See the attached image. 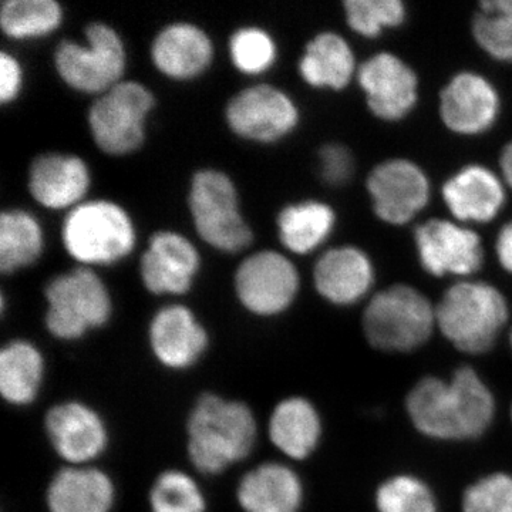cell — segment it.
Here are the masks:
<instances>
[{
    "instance_id": "obj_41",
    "label": "cell",
    "mask_w": 512,
    "mask_h": 512,
    "mask_svg": "<svg viewBox=\"0 0 512 512\" xmlns=\"http://www.w3.org/2000/svg\"><path fill=\"white\" fill-rule=\"evenodd\" d=\"M501 170H503L504 180L512 188V141L505 146L503 154H501Z\"/></svg>"
},
{
    "instance_id": "obj_27",
    "label": "cell",
    "mask_w": 512,
    "mask_h": 512,
    "mask_svg": "<svg viewBox=\"0 0 512 512\" xmlns=\"http://www.w3.org/2000/svg\"><path fill=\"white\" fill-rule=\"evenodd\" d=\"M45 362L32 343L16 340L0 352V393L15 406H26L36 399L42 384Z\"/></svg>"
},
{
    "instance_id": "obj_4",
    "label": "cell",
    "mask_w": 512,
    "mask_h": 512,
    "mask_svg": "<svg viewBox=\"0 0 512 512\" xmlns=\"http://www.w3.org/2000/svg\"><path fill=\"white\" fill-rule=\"evenodd\" d=\"M62 237L69 255L86 265L114 264L126 258L136 242L127 212L103 200L74 207L64 220Z\"/></svg>"
},
{
    "instance_id": "obj_25",
    "label": "cell",
    "mask_w": 512,
    "mask_h": 512,
    "mask_svg": "<svg viewBox=\"0 0 512 512\" xmlns=\"http://www.w3.org/2000/svg\"><path fill=\"white\" fill-rule=\"evenodd\" d=\"M299 72L312 87L342 90L355 76V55L342 36L332 32L320 33L306 45L299 62Z\"/></svg>"
},
{
    "instance_id": "obj_38",
    "label": "cell",
    "mask_w": 512,
    "mask_h": 512,
    "mask_svg": "<svg viewBox=\"0 0 512 512\" xmlns=\"http://www.w3.org/2000/svg\"><path fill=\"white\" fill-rule=\"evenodd\" d=\"M320 174L330 185L348 183L355 171V160L348 148L329 144L320 150Z\"/></svg>"
},
{
    "instance_id": "obj_23",
    "label": "cell",
    "mask_w": 512,
    "mask_h": 512,
    "mask_svg": "<svg viewBox=\"0 0 512 512\" xmlns=\"http://www.w3.org/2000/svg\"><path fill=\"white\" fill-rule=\"evenodd\" d=\"M113 503V483L94 468H64L47 490L50 512H110Z\"/></svg>"
},
{
    "instance_id": "obj_9",
    "label": "cell",
    "mask_w": 512,
    "mask_h": 512,
    "mask_svg": "<svg viewBox=\"0 0 512 512\" xmlns=\"http://www.w3.org/2000/svg\"><path fill=\"white\" fill-rule=\"evenodd\" d=\"M299 274L286 256L262 251L248 256L235 274V291L249 312L274 316L292 305Z\"/></svg>"
},
{
    "instance_id": "obj_32",
    "label": "cell",
    "mask_w": 512,
    "mask_h": 512,
    "mask_svg": "<svg viewBox=\"0 0 512 512\" xmlns=\"http://www.w3.org/2000/svg\"><path fill=\"white\" fill-rule=\"evenodd\" d=\"M473 35L487 55L512 63V0H485L473 22Z\"/></svg>"
},
{
    "instance_id": "obj_30",
    "label": "cell",
    "mask_w": 512,
    "mask_h": 512,
    "mask_svg": "<svg viewBox=\"0 0 512 512\" xmlns=\"http://www.w3.org/2000/svg\"><path fill=\"white\" fill-rule=\"evenodd\" d=\"M450 384L457 400L460 440L477 439L493 421V394L470 367L458 369Z\"/></svg>"
},
{
    "instance_id": "obj_16",
    "label": "cell",
    "mask_w": 512,
    "mask_h": 512,
    "mask_svg": "<svg viewBox=\"0 0 512 512\" xmlns=\"http://www.w3.org/2000/svg\"><path fill=\"white\" fill-rule=\"evenodd\" d=\"M46 431L57 454L72 464L89 463L107 446L103 420L82 403H63L50 409Z\"/></svg>"
},
{
    "instance_id": "obj_18",
    "label": "cell",
    "mask_w": 512,
    "mask_h": 512,
    "mask_svg": "<svg viewBox=\"0 0 512 512\" xmlns=\"http://www.w3.org/2000/svg\"><path fill=\"white\" fill-rule=\"evenodd\" d=\"M150 345L158 362L181 370L200 359L207 349L208 336L190 309L167 306L151 320Z\"/></svg>"
},
{
    "instance_id": "obj_34",
    "label": "cell",
    "mask_w": 512,
    "mask_h": 512,
    "mask_svg": "<svg viewBox=\"0 0 512 512\" xmlns=\"http://www.w3.org/2000/svg\"><path fill=\"white\" fill-rule=\"evenodd\" d=\"M343 6L349 28L360 36L377 37L406 19V8L400 0H348Z\"/></svg>"
},
{
    "instance_id": "obj_15",
    "label": "cell",
    "mask_w": 512,
    "mask_h": 512,
    "mask_svg": "<svg viewBox=\"0 0 512 512\" xmlns=\"http://www.w3.org/2000/svg\"><path fill=\"white\" fill-rule=\"evenodd\" d=\"M200 268V255L194 245L177 232H157L141 256V279L148 291L163 295H183L190 291Z\"/></svg>"
},
{
    "instance_id": "obj_19",
    "label": "cell",
    "mask_w": 512,
    "mask_h": 512,
    "mask_svg": "<svg viewBox=\"0 0 512 512\" xmlns=\"http://www.w3.org/2000/svg\"><path fill=\"white\" fill-rule=\"evenodd\" d=\"M90 187L89 168L72 154H43L29 168V191L43 207L52 210L73 207Z\"/></svg>"
},
{
    "instance_id": "obj_13",
    "label": "cell",
    "mask_w": 512,
    "mask_h": 512,
    "mask_svg": "<svg viewBox=\"0 0 512 512\" xmlns=\"http://www.w3.org/2000/svg\"><path fill=\"white\" fill-rule=\"evenodd\" d=\"M367 106L384 121L406 117L416 106L419 80L409 64L392 53H377L357 70Z\"/></svg>"
},
{
    "instance_id": "obj_29",
    "label": "cell",
    "mask_w": 512,
    "mask_h": 512,
    "mask_svg": "<svg viewBox=\"0 0 512 512\" xmlns=\"http://www.w3.org/2000/svg\"><path fill=\"white\" fill-rule=\"evenodd\" d=\"M43 251V234L35 218L22 210L0 215V271L13 274L32 265Z\"/></svg>"
},
{
    "instance_id": "obj_24",
    "label": "cell",
    "mask_w": 512,
    "mask_h": 512,
    "mask_svg": "<svg viewBox=\"0 0 512 512\" xmlns=\"http://www.w3.org/2000/svg\"><path fill=\"white\" fill-rule=\"evenodd\" d=\"M407 412L416 429L430 439L460 440L457 400L450 382L426 377L407 397Z\"/></svg>"
},
{
    "instance_id": "obj_37",
    "label": "cell",
    "mask_w": 512,
    "mask_h": 512,
    "mask_svg": "<svg viewBox=\"0 0 512 512\" xmlns=\"http://www.w3.org/2000/svg\"><path fill=\"white\" fill-rule=\"evenodd\" d=\"M464 512H512V477L498 473L471 485L463 498Z\"/></svg>"
},
{
    "instance_id": "obj_6",
    "label": "cell",
    "mask_w": 512,
    "mask_h": 512,
    "mask_svg": "<svg viewBox=\"0 0 512 512\" xmlns=\"http://www.w3.org/2000/svg\"><path fill=\"white\" fill-rule=\"evenodd\" d=\"M188 205L198 235L212 248L238 252L251 244V228L239 212L237 190L227 174L198 171L192 178Z\"/></svg>"
},
{
    "instance_id": "obj_12",
    "label": "cell",
    "mask_w": 512,
    "mask_h": 512,
    "mask_svg": "<svg viewBox=\"0 0 512 512\" xmlns=\"http://www.w3.org/2000/svg\"><path fill=\"white\" fill-rule=\"evenodd\" d=\"M414 242L420 264L430 275H471L483 265L480 235L454 222H424L416 229Z\"/></svg>"
},
{
    "instance_id": "obj_7",
    "label": "cell",
    "mask_w": 512,
    "mask_h": 512,
    "mask_svg": "<svg viewBox=\"0 0 512 512\" xmlns=\"http://www.w3.org/2000/svg\"><path fill=\"white\" fill-rule=\"evenodd\" d=\"M87 45L64 40L57 46L55 64L64 83L77 92L106 93L121 82L126 50L116 30L93 23L86 30Z\"/></svg>"
},
{
    "instance_id": "obj_1",
    "label": "cell",
    "mask_w": 512,
    "mask_h": 512,
    "mask_svg": "<svg viewBox=\"0 0 512 512\" xmlns=\"http://www.w3.org/2000/svg\"><path fill=\"white\" fill-rule=\"evenodd\" d=\"M256 423L244 403L205 394L188 419V454L204 474H218L248 456L255 444Z\"/></svg>"
},
{
    "instance_id": "obj_39",
    "label": "cell",
    "mask_w": 512,
    "mask_h": 512,
    "mask_svg": "<svg viewBox=\"0 0 512 512\" xmlns=\"http://www.w3.org/2000/svg\"><path fill=\"white\" fill-rule=\"evenodd\" d=\"M22 86V69L15 57L0 53V101L3 104L15 100Z\"/></svg>"
},
{
    "instance_id": "obj_33",
    "label": "cell",
    "mask_w": 512,
    "mask_h": 512,
    "mask_svg": "<svg viewBox=\"0 0 512 512\" xmlns=\"http://www.w3.org/2000/svg\"><path fill=\"white\" fill-rule=\"evenodd\" d=\"M153 512H204L205 500L197 483L181 471H165L151 488Z\"/></svg>"
},
{
    "instance_id": "obj_8",
    "label": "cell",
    "mask_w": 512,
    "mask_h": 512,
    "mask_svg": "<svg viewBox=\"0 0 512 512\" xmlns=\"http://www.w3.org/2000/svg\"><path fill=\"white\" fill-rule=\"evenodd\" d=\"M153 107V94L143 84L120 82L111 87L89 111L94 143L110 156L138 150L146 138L144 123Z\"/></svg>"
},
{
    "instance_id": "obj_2",
    "label": "cell",
    "mask_w": 512,
    "mask_h": 512,
    "mask_svg": "<svg viewBox=\"0 0 512 512\" xmlns=\"http://www.w3.org/2000/svg\"><path fill=\"white\" fill-rule=\"evenodd\" d=\"M508 320L503 293L485 282L451 286L436 308V322L457 349L480 355L493 348Z\"/></svg>"
},
{
    "instance_id": "obj_31",
    "label": "cell",
    "mask_w": 512,
    "mask_h": 512,
    "mask_svg": "<svg viewBox=\"0 0 512 512\" xmlns=\"http://www.w3.org/2000/svg\"><path fill=\"white\" fill-rule=\"evenodd\" d=\"M62 18L55 0H5L0 8V26L12 39L49 35L59 28Z\"/></svg>"
},
{
    "instance_id": "obj_11",
    "label": "cell",
    "mask_w": 512,
    "mask_h": 512,
    "mask_svg": "<svg viewBox=\"0 0 512 512\" xmlns=\"http://www.w3.org/2000/svg\"><path fill=\"white\" fill-rule=\"evenodd\" d=\"M227 121L238 136L258 143H274L295 130L299 111L282 90L258 84L229 101Z\"/></svg>"
},
{
    "instance_id": "obj_5",
    "label": "cell",
    "mask_w": 512,
    "mask_h": 512,
    "mask_svg": "<svg viewBox=\"0 0 512 512\" xmlns=\"http://www.w3.org/2000/svg\"><path fill=\"white\" fill-rule=\"evenodd\" d=\"M46 325L57 339L76 340L100 328L111 315V299L103 281L87 268L57 276L46 288Z\"/></svg>"
},
{
    "instance_id": "obj_20",
    "label": "cell",
    "mask_w": 512,
    "mask_h": 512,
    "mask_svg": "<svg viewBox=\"0 0 512 512\" xmlns=\"http://www.w3.org/2000/svg\"><path fill=\"white\" fill-rule=\"evenodd\" d=\"M443 200L458 221L490 222L503 210L505 191L493 171L468 165L443 185Z\"/></svg>"
},
{
    "instance_id": "obj_26",
    "label": "cell",
    "mask_w": 512,
    "mask_h": 512,
    "mask_svg": "<svg viewBox=\"0 0 512 512\" xmlns=\"http://www.w3.org/2000/svg\"><path fill=\"white\" fill-rule=\"evenodd\" d=\"M320 431L318 412L302 397H291L279 403L269 420L272 443L295 460L311 456L318 446Z\"/></svg>"
},
{
    "instance_id": "obj_21",
    "label": "cell",
    "mask_w": 512,
    "mask_h": 512,
    "mask_svg": "<svg viewBox=\"0 0 512 512\" xmlns=\"http://www.w3.org/2000/svg\"><path fill=\"white\" fill-rule=\"evenodd\" d=\"M212 43L207 33L191 23H174L158 33L151 57L158 70L171 79L200 76L210 66Z\"/></svg>"
},
{
    "instance_id": "obj_36",
    "label": "cell",
    "mask_w": 512,
    "mask_h": 512,
    "mask_svg": "<svg viewBox=\"0 0 512 512\" xmlns=\"http://www.w3.org/2000/svg\"><path fill=\"white\" fill-rule=\"evenodd\" d=\"M229 50L235 67L247 74L266 72L276 59L274 39L258 28H244L235 32Z\"/></svg>"
},
{
    "instance_id": "obj_40",
    "label": "cell",
    "mask_w": 512,
    "mask_h": 512,
    "mask_svg": "<svg viewBox=\"0 0 512 512\" xmlns=\"http://www.w3.org/2000/svg\"><path fill=\"white\" fill-rule=\"evenodd\" d=\"M495 254L505 271L512 274V221L504 225L498 234L497 242H495Z\"/></svg>"
},
{
    "instance_id": "obj_14",
    "label": "cell",
    "mask_w": 512,
    "mask_h": 512,
    "mask_svg": "<svg viewBox=\"0 0 512 512\" xmlns=\"http://www.w3.org/2000/svg\"><path fill=\"white\" fill-rule=\"evenodd\" d=\"M500 113V97L493 84L477 73L454 76L440 93L444 126L461 136H477L493 127Z\"/></svg>"
},
{
    "instance_id": "obj_28",
    "label": "cell",
    "mask_w": 512,
    "mask_h": 512,
    "mask_svg": "<svg viewBox=\"0 0 512 512\" xmlns=\"http://www.w3.org/2000/svg\"><path fill=\"white\" fill-rule=\"evenodd\" d=\"M336 215L332 207L319 201L289 205L278 217L279 237L295 254H309L332 234Z\"/></svg>"
},
{
    "instance_id": "obj_3",
    "label": "cell",
    "mask_w": 512,
    "mask_h": 512,
    "mask_svg": "<svg viewBox=\"0 0 512 512\" xmlns=\"http://www.w3.org/2000/svg\"><path fill=\"white\" fill-rule=\"evenodd\" d=\"M436 322V308L423 293L394 285L376 293L363 315L370 345L386 352H410L426 343Z\"/></svg>"
},
{
    "instance_id": "obj_10",
    "label": "cell",
    "mask_w": 512,
    "mask_h": 512,
    "mask_svg": "<svg viewBox=\"0 0 512 512\" xmlns=\"http://www.w3.org/2000/svg\"><path fill=\"white\" fill-rule=\"evenodd\" d=\"M373 210L390 225H404L426 208L430 183L419 165L403 158L376 165L367 178Z\"/></svg>"
},
{
    "instance_id": "obj_22",
    "label": "cell",
    "mask_w": 512,
    "mask_h": 512,
    "mask_svg": "<svg viewBox=\"0 0 512 512\" xmlns=\"http://www.w3.org/2000/svg\"><path fill=\"white\" fill-rule=\"evenodd\" d=\"M302 484L284 464L268 463L249 471L238 487V501L247 512H298Z\"/></svg>"
},
{
    "instance_id": "obj_42",
    "label": "cell",
    "mask_w": 512,
    "mask_h": 512,
    "mask_svg": "<svg viewBox=\"0 0 512 512\" xmlns=\"http://www.w3.org/2000/svg\"><path fill=\"white\" fill-rule=\"evenodd\" d=\"M510 339H511V346H512V332H511V338Z\"/></svg>"
},
{
    "instance_id": "obj_17",
    "label": "cell",
    "mask_w": 512,
    "mask_h": 512,
    "mask_svg": "<svg viewBox=\"0 0 512 512\" xmlns=\"http://www.w3.org/2000/svg\"><path fill=\"white\" fill-rule=\"evenodd\" d=\"M316 291L335 305H352L365 298L375 282L369 256L356 247H339L325 252L313 269Z\"/></svg>"
},
{
    "instance_id": "obj_35",
    "label": "cell",
    "mask_w": 512,
    "mask_h": 512,
    "mask_svg": "<svg viewBox=\"0 0 512 512\" xmlns=\"http://www.w3.org/2000/svg\"><path fill=\"white\" fill-rule=\"evenodd\" d=\"M379 512H437L429 487L412 476H397L380 485L376 495Z\"/></svg>"
}]
</instances>
